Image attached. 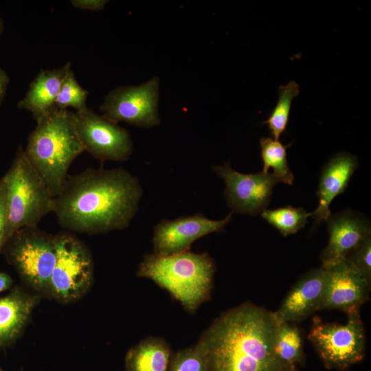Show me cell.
Here are the masks:
<instances>
[{"label": "cell", "mask_w": 371, "mask_h": 371, "mask_svg": "<svg viewBox=\"0 0 371 371\" xmlns=\"http://www.w3.org/2000/svg\"><path fill=\"white\" fill-rule=\"evenodd\" d=\"M142 193L138 179L125 169L88 168L67 177L53 212L69 232L104 234L130 225Z\"/></svg>", "instance_id": "obj_1"}, {"label": "cell", "mask_w": 371, "mask_h": 371, "mask_svg": "<svg viewBox=\"0 0 371 371\" xmlns=\"http://www.w3.org/2000/svg\"><path fill=\"white\" fill-rule=\"evenodd\" d=\"M279 321L274 312L245 302L223 313L199 342L207 371H284L275 341Z\"/></svg>", "instance_id": "obj_2"}, {"label": "cell", "mask_w": 371, "mask_h": 371, "mask_svg": "<svg viewBox=\"0 0 371 371\" xmlns=\"http://www.w3.org/2000/svg\"><path fill=\"white\" fill-rule=\"evenodd\" d=\"M215 263L207 252L190 250L170 255L148 254L137 276L153 280L189 312H195L211 295Z\"/></svg>", "instance_id": "obj_3"}, {"label": "cell", "mask_w": 371, "mask_h": 371, "mask_svg": "<svg viewBox=\"0 0 371 371\" xmlns=\"http://www.w3.org/2000/svg\"><path fill=\"white\" fill-rule=\"evenodd\" d=\"M25 153L54 197L62 190L69 168L84 149L72 122V112L53 109L36 121Z\"/></svg>", "instance_id": "obj_4"}, {"label": "cell", "mask_w": 371, "mask_h": 371, "mask_svg": "<svg viewBox=\"0 0 371 371\" xmlns=\"http://www.w3.org/2000/svg\"><path fill=\"white\" fill-rule=\"evenodd\" d=\"M2 177L5 188L8 241L18 230L36 227L45 216L53 212L54 197L21 146Z\"/></svg>", "instance_id": "obj_5"}, {"label": "cell", "mask_w": 371, "mask_h": 371, "mask_svg": "<svg viewBox=\"0 0 371 371\" xmlns=\"http://www.w3.org/2000/svg\"><path fill=\"white\" fill-rule=\"evenodd\" d=\"M3 250L21 280L35 294L48 297L56 257L54 236L37 226L24 227L9 238Z\"/></svg>", "instance_id": "obj_6"}, {"label": "cell", "mask_w": 371, "mask_h": 371, "mask_svg": "<svg viewBox=\"0 0 371 371\" xmlns=\"http://www.w3.org/2000/svg\"><path fill=\"white\" fill-rule=\"evenodd\" d=\"M56 262L49 297L68 304L82 298L93 281V261L88 247L76 236L60 232L54 236Z\"/></svg>", "instance_id": "obj_7"}, {"label": "cell", "mask_w": 371, "mask_h": 371, "mask_svg": "<svg viewBox=\"0 0 371 371\" xmlns=\"http://www.w3.org/2000/svg\"><path fill=\"white\" fill-rule=\"evenodd\" d=\"M346 315L344 324L315 321L308 335L329 370H346L365 356L366 335L359 311Z\"/></svg>", "instance_id": "obj_8"}, {"label": "cell", "mask_w": 371, "mask_h": 371, "mask_svg": "<svg viewBox=\"0 0 371 371\" xmlns=\"http://www.w3.org/2000/svg\"><path fill=\"white\" fill-rule=\"evenodd\" d=\"M159 89L157 76L139 85L117 87L100 106L102 115L116 124L124 122L145 128L159 125Z\"/></svg>", "instance_id": "obj_9"}, {"label": "cell", "mask_w": 371, "mask_h": 371, "mask_svg": "<svg viewBox=\"0 0 371 371\" xmlns=\"http://www.w3.org/2000/svg\"><path fill=\"white\" fill-rule=\"evenodd\" d=\"M72 122L84 149L101 161L128 159L133 145L128 132L88 107L72 112Z\"/></svg>", "instance_id": "obj_10"}, {"label": "cell", "mask_w": 371, "mask_h": 371, "mask_svg": "<svg viewBox=\"0 0 371 371\" xmlns=\"http://www.w3.org/2000/svg\"><path fill=\"white\" fill-rule=\"evenodd\" d=\"M225 183V197L232 212L255 216L269 205L273 188L280 183L273 173L244 174L232 169L229 163L213 166Z\"/></svg>", "instance_id": "obj_11"}, {"label": "cell", "mask_w": 371, "mask_h": 371, "mask_svg": "<svg viewBox=\"0 0 371 371\" xmlns=\"http://www.w3.org/2000/svg\"><path fill=\"white\" fill-rule=\"evenodd\" d=\"M232 214V212L218 221L211 220L201 213L174 220L162 219L153 229V254L164 256L190 250L199 238L223 232Z\"/></svg>", "instance_id": "obj_12"}, {"label": "cell", "mask_w": 371, "mask_h": 371, "mask_svg": "<svg viewBox=\"0 0 371 371\" xmlns=\"http://www.w3.org/2000/svg\"><path fill=\"white\" fill-rule=\"evenodd\" d=\"M324 269L326 279L320 310L335 309L346 314L359 311L369 299L371 282L346 260Z\"/></svg>", "instance_id": "obj_13"}, {"label": "cell", "mask_w": 371, "mask_h": 371, "mask_svg": "<svg viewBox=\"0 0 371 371\" xmlns=\"http://www.w3.org/2000/svg\"><path fill=\"white\" fill-rule=\"evenodd\" d=\"M329 240L320 255L321 267L329 268L346 259L367 236L370 225L363 215L346 210L331 214L326 221Z\"/></svg>", "instance_id": "obj_14"}, {"label": "cell", "mask_w": 371, "mask_h": 371, "mask_svg": "<svg viewBox=\"0 0 371 371\" xmlns=\"http://www.w3.org/2000/svg\"><path fill=\"white\" fill-rule=\"evenodd\" d=\"M325 279L326 271L322 267L302 276L274 312L278 320L295 323L320 311Z\"/></svg>", "instance_id": "obj_15"}, {"label": "cell", "mask_w": 371, "mask_h": 371, "mask_svg": "<svg viewBox=\"0 0 371 371\" xmlns=\"http://www.w3.org/2000/svg\"><path fill=\"white\" fill-rule=\"evenodd\" d=\"M358 166L356 157L343 152L332 157L323 167L317 190L318 205L311 212L317 224L326 221L331 215L329 208L331 202L346 190Z\"/></svg>", "instance_id": "obj_16"}, {"label": "cell", "mask_w": 371, "mask_h": 371, "mask_svg": "<svg viewBox=\"0 0 371 371\" xmlns=\"http://www.w3.org/2000/svg\"><path fill=\"white\" fill-rule=\"evenodd\" d=\"M40 297L15 288L0 297V348L12 344L27 324Z\"/></svg>", "instance_id": "obj_17"}, {"label": "cell", "mask_w": 371, "mask_h": 371, "mask_svg": "<svg viewBox=\"0 0 371 371\" xmlns=\"http://www.w3.org/2000/svg\"><path fill=\"white\" fill-rule=\"evenodd\" d=\"M70 69L71 63H67L60 68L41 70L18 102V108L30 111L36 121L47 115L54 109L62 82Z\"/></svg>", "instance_id": "obj_18"}, {"label": "cell", "mask_w": 371, "mask_h": 371, "mask_svg": "<svg viewBox=\"0 0 371 371\" xmlns=\"http://www.w3.org/2000/svg\"><path fill=\"white\" fill-rule=\"evenodd\" d=\"M170 357V346L164 339L149 337L128 352L126 371H168Z\"/></svg>", "instance_id": "obj_19"}, {"label": "cell", "mask_w": 371, "mask_h": 371, "mask_svg": "<svg viewBox=\"0 0 371 371\" xmlns=\"http://www.w3.org/2000/svg\"><path fill=\"white\" fill-rule=\"evenodd\" d=\"M304 340L300 329L292 322H280L275 341L278 359L287 366H296L304 359Z\"/></svg>", "instance_id": "obj_20"}, {"label": "cell", "mask_w": 371, "mask_h": 371, "mask_svg": "<svg viewBox=\"0 0 371 371\" xmlns=\"http://www.w3.org/2000/svg\"><path fill=\"white\" fill-rule=\"evenodd\" d=\"M260 145L263 164L262 172L268 173L269 169L272 168V173L280 182L292 185L294 176L290 170L286 158V148L291 144L283 145L279 140L271 137H261Z\"/></svg>", "instance_id": "obj_21"}, {"label": "cell", "mask_w": 371, "mask_h": 371, "mask_svg": "<svg viewBox=\"0 0 371 371\" xmlns=\"http://www.w3.org/2000/svg\"><path fill=\"white\" fill-rule=\"evenodd\" d=\"M261 216L284 236H287L303 228L311 214L302 207L287 205L274 210L265 209L261 212Z\"/></svg>", "instance_id": "obj_22"}, {"label": "cell", "mask_w": 371, "mask_h": 371, "mask_svg": "<svg viewBox=\"0 0 371 371\" xmlns=\"http://www.w3.org/2000/svg\"><path fill=\"white\" fill-rule=\"evenodd\" d=\"M299 93V86L294 81H291L287 85L279 87L278 102L268 119L262 122L268 125L274 139L279 140L280 137L286 130L292 100L298 95Z\"/></svg>", "instance_id": "obj_23"}, {"label": "cell", "mask_w": 371, "mask_h": 371, "mask_svg": "<svg viewBox=\"0 0 371 371\" xmlns=\"http://www.w3.org/2000/svg\"><path fill=\"white\" fill-rule=\"evenodd\" d=\"M88 94L89 91L80 85L70 69L62 82L54 109H67L72 107L76 111H82L87 108Z\"/></svg>", "instance_id": "obj_24"}, {"label": "cell", "mask_w": 371, "mask_h": 371, "mask_svg": "<svg viewBox=\"0 0 371 371\" xmlns=\"http://www.w3.org/2000/svg\"><path fill=\"white\" fill-rule=\"evenodd\" d=\"M170 371H207V359L201 344H197L177 352L170 366Z\"/></svg>", "instance_id": "obj_25"}, {"label": "cell", "mask_w": 371, "mask_h": 371, "mask_svg": "<svg viewBox=\"0 0 371 371\" xmlns=\"http://www.w3.org/2000/svg\"><path fill=\"white\" fill-rule=\"evenodd\" d=\"M345 260L371 282V235L367 236Z\"/></svg>", "instance_id": "obj_26"}, {"label": "cell", "mask_w": 371, "mask_h": 371, "mask_svg": "<svg viewBox=\"0 0 371 371\" xmlns=\"http://www.w3.org/2000/svg\"><path fill=\"white\" fill-rule=\"evenodd\" d=\"M7 231V208L5 199V188L3 177L0 179V253L6 242Z\"/></svg>", "instance_id": "obj_27"}, {"label": "cell", "mask_w": 371, "mask_h": 371, "mask_svg": "<svg viewBox=\"0 0 371 371\" xmlns=\"http://www.w3.org/2000/svg\"><path fill=\"white\" fill-rule=\"evenodd\" d=\"M106 0H71V5L78 9L99 11L107 4Z\"/></svg>", "instance_id": "obj_28"}, {"label": "cell", "mask_w": 371, "mask_h": 371, "mask_svg": "<svg viewBox=\"0 0 371 371\" xmlns=\"http://www.w3.org/2000/svg\"><path fill=\"white\" fill-rule=\"evenodd\" d=\"M10 78L7 73L0 68V105L5 95Z\"/></svg>", "instance_id": "obj_29"}, {"label": "cell", "mask_w": 371, "mask_h": 371, "mask_svg": "<svg viewBox=\"0 0 371 371\" xmlns=\"http://www.w3.org/2000/svg\"><path fill=\"white\" fill-rule=\"evenodd\" d=\"M12 285V278L8 273L0 271V293L10 289Z\"/></svg>", "instance_id": "obj_30"}, {"label": "cell", "mask_w": 371, "mask_h": 371, "mask_svg": "<svg viewBox=\"0 0 371 371\" xmlns=\"http://www.w3.org/2000/svg\"><path fill=\"white\" fill-rule=\"evenodd\" d=\"M4 30V23L1 17L0 16V34L3 32Z\"/></svg>", "instance_id": "obj_31"}, {"label": "cell", "mask_w": 371, "mask_h": 371, "mask_svg": "<svg viewBox=\"0 0 371 371\" xmlns=\"http://www.w3.org/2000/svg\"><path fill=\"white\" fill-rule=\"evenodd\" d=\"M284 371H299V370L297 369L296 366H291V367L288 368Z\"/></svg>", "instance_id": "obj_32"}, {"label": "cell", "mask_w": 371, "mask_h": 371, "mask_svg": "<svg viewBox=\"0 0 371 371\" xmlns=\"http://www.w3.org/2000/svg\"><path fill=\"white\" fill-rule=\"evenodd\" d=\"M0 371H3L1 369H0Z\"/></svg>", "instance_id": "obj_33"}]
</instances>
